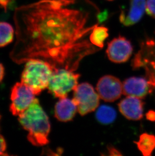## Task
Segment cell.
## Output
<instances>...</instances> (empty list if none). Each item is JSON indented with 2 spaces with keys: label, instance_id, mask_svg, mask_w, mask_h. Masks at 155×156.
Returning <instances> with one entry per match:
<instances>
[{
  "label": "cell",
  "instance_id": "ffe728a7",
  "mask_svg": "<svg viewBox=\"0 0 155 156\" xmlns=\"http://www.w3.org/2000/svg\"><path fill=\"white\" fill-rule=\"evenodd\" d=\"M146 119L155 122V111L154 110H149L146 113Z\"/></svg>",
  "mask_w": 155,
  "mask_h": 156
},
{
  "label": "cell",
  "instance_id": "8992f818",
  "mask_svg": "<svg viewBox=\"0 0 155 156\" xmlns=\"http://www.w3.org/2000/svg\"><path fill=\"white\" fill-rule=\"evenodd\" d=\"M100 98L92 86L87 83L78 84L74 90L73 100L82 116L94 111L99 106Z\"/></svg>",
  "mask_w": 155,
  "mask_h": 156
},
{
  "label": "cell",
  "instance_id": "ba28073f",
  "mask_svg": "<svg viewBox=\"0 0 155 156\" xmlns=\"http://www.w3.org/2000/svg\"><path fill=\"white\" fill-rule=\"evenodd\" d=\"M123 86L119 78L105 75L99 80L96 90L100 98L107 102H112L120 98L123 93Z\"/></svg>",
  "mask_w": 155,
  "mask_h": 156
},
{
  "label": "cell",
  "instance_id": "9c48e42d",
  "mask_svg": "<svg viewBox=\"0 0 155 156\" xmlns=\"http://www.w3.org/2000/svg\"><path fill=\"white\" fill-rule=\"evenodd\" d=\"M133 51V48L130 41L120 35L108 43L106 53L111 61L122 63L129 60Z\"/></svg>",
  "mask_w": 155,
  "mask_h": 156
},
{
  "label": "cell",
  "instance_id": "3957f363",
  "mask_svg": "<svg viewBox=\"0 0 155 156\" xmlns=\"http://www.w3.org/2000/svg\"><path fill=\"white\" fill-rule=\"evenodd\" d=\"M26 63L21 82L28 86L35 95H38L47 88L56 67L42 59H30Z\"/></svg>",
  "mask_w": 155,
  "mask_h": 156
},
{
  "label": "cell",
  "instance_id": "7a4b0ae2",
  "mask_svg": "<svg viewBox=\"0 0 155 156\" xmlns=\"http://www.w3.org/2000/svg\"><path fill=\"white\" fill-rule=\"evenodd\" d=\"M18 117L21 125L28 131L27 139L33 145L43 146L49 143L50 124L38 99L35 98L29 107Z\"/></svg>",
  "mask_w": 155,
  "mask_h": 156
},
{
  "label": "cell",
  "instance_id": "5bb4252c",
  "mask_svg": "<svg viewBox=\"0 0 155 156\" xmlns=\"http://www.w3.org/2000/svg\"><path fill=\"white\" fill-rule=\"evenodd\" d=\"M134 143L136 144L142 155L144 156H151L155 149V136L143 133L140 135L139 140Z\"/></svg>",
  "mask_w": 155,
  "mask_h": 156
},
{
  "label": "cell",
  "instance_id": "8fae6325",
  "mask_svg": "<svg viewBox=\"0 0 155 156\" xmlns=\"http://www.w3.org/2000/svg\"><path fill=\"white\" fill-rule=\"evenodd\" d=\"M123 94L126 96H133L143 99L151 91V86L146 78L132 77L124 80Z\"/></svg>",
  "mask_w": 155,
  "mask_h": 156
},
{
  "label": "cell",
  "instance_id": "7c38bea8",
  "mask_svg": "<svg viewBox=\"0 0 155 156\" xmlns=\"http://www.w3.org/2000/svg\"><path fill=\"white\" fill-rule=\"evenodd\" d=\"M146 0H129V8L122 10L119 20L123 25L129 27L140 20L146 11Z\"/></svg>",
  "mask_w": 155,
  "mask_h": 156
},
{
  "label": "cell",
  "instance_id": "cb8c5ba5",
  "mask_svg": "<svg viewBox=\"0 0 155 156\" xmlns=\"http://www.w3.org/2000/svg\"><path fill=\"white\" fill-rule=\"evenodd\" d=\"M4 76V68L3 65L0 63V83H1Z\"/></svg>",
  "mask_w": 155,
  "mask_h": 156
},
{
  "label": "cell",
  "instance_id": "30bf717a",
  "mask_svg": "<svg viewBox=\"0 0 155 156\" xmlns=\"http://www.w3.org/2000/svg\"><path fill=\"white\" fill-rule=\"evenodd\" d=\"M144 103L141 99L133 96H127L118 105L119 110L127 119L140 120L143 117Z\"/></svg>",
  "mask_w": 155,
  "mask_h": 156
},
{
  "label": "cell",
  "instance_id": "d6986e66",
  "mask_svg": "<svg viewBox=\"0 0 155 156\" xmlns=\"http://www.w3.org/2000/svg\"><path fill=\"white\" fill-rule=\"evenodd\" d=\"M6 143L3 136L0 135V156L8 155L5 152L6 150Z\"/></svg>",
  "mask_w": 155,
  "mask_h": 156
},
{
  "label": "cell",
  "instance_id": "44dd1931",
  "mask_svg": "<svg viewBox=\"0 0 155 156\" xmlns=\"http://www.w3.org/2000/svg\"><path fill=\"white\" fill-rule=\"evenodd\" d=\"M107 12H103L101 13L98 14L97 15V19H98V22L101 23V22L105 20L107 16Z\"/></svg>",
  "mask_w": 155,
  "mask_h": 156
},
{
  "label": "cell",
  "instance_id": "277c9868",
  "mask_svg": "<svg viewBox=\"0 0 155 156\" xmlns=\"http://www.w3.org/2000/svg\"><path fill=\"white\" fill-rule=\"evenodd\" d=\"M80 74L68 68L55 67L47 88L55 97L62 99L77 86Z\"/></svg>",
  "mask_w": 155,
  "mask_h": 156
},
{
  "label": "cell",
  "instance_id": "7402d4cb",
  "mask_svg": "<svg viewBox=\"0 0 155 156\" xmlns=\"http://www.w3.org/2000/svg\"><path fill=\"white\" fill-rule=\"evenodd\" d=\"M10 2V0H0V7L6 10Z\"/></svg>",
  "mask_w": 155,
  "mask_h": 156
},
{
  "label": "cell",
  "instance_id": "52a82bcc",
  "mask_svg": "<svg viewBox=\"0 0 155 156\" xmlns=\"http://www.w3.org/2000/svg\"><path fill=\"white\" fill-rule=\"evenodd\" d=\"M35 94L32 90L22 82L16 83L12 88L10 110L13 115L18 116L29 107L33 102Z\"/></svg>",
  "mask_w": 155,
  "mask_h": 156
},
{
  "label": "cell",
  "instance_id": "e0dca14e",
  "mask_svg": "<svg viewBox=\"0 0 155 156\" xmlns=\"http://www.w3.org/2000/svg\"><path fill=\"white\" fill-rule=\"evenodd\" d=\"M14 30L12 25L7 22H0V47H3L13 40Z\"/></svg>",
  "mask_w": 155,
  "mask_h": 156
},
{
  "label": "cell",
  "instance_id": "2e32d148",
  "mask_svg": "<svg viewBox=\"0 0 155 156\" xmlns=\"http://www.w3.org/2000/svg\"><path fill=\"white\" fill-rule=\"evenodd\" d=\"M96 116L99 122L104 124L111 123L115 119L116 112L113 108L108 106H101L98 109Z\"/></svg>",
  "mask_w": 155,
  "mask_h": 156
},
{
  "label": "cell",
  "instance_id": "ac0fdd59",
  "mask_svg": "<svg viewBox=\"0 0 155 156\" xmlns=\"http://www.w3.org/2000/svg\"><path fill=\"white\" fill-rule=\"evenodd\" d=\"M146 11L148 15L155 18V0H147Z\"/></svg>",
  "mask_w": 155,
  "mask_h": 156
},
{
  "label": "cell",
  "instance_id": "4fadbf2b",
  "mask_svg": "<svg viewBox=\"0 0 155 156\" xmlns=\"http://www.w3.org/2000/svg\"><path fill=\"white\" fill-rule=\"evenodd\" d=\"M77 105L72 100L64 98L60 99L57 102L54 108V115L56 118L62 122H67L72 120L75 117Z\"/></svg>",
  "mask_w": 155,
  "mask_h": 156
},
{
  "label": "cell",
  "instance_id": "484cf974",
  "mask_svg": "<svg viewBox=\"0 0 155 156\" xmlns=\"http://www.w3.org/2000/svg\"><path fill=\"white\" fill-rule=\"evenodd\" d=\"M108 1H113V0H108Z\"/></svg>",
  "mask_w": 155,
  "mask_h": 156
},
{
  "label": "cell",
  "instance_id": "d4e9b609",
  "mask_svg": "<svg viewBox=\"0 0 155 156\" xmlns=\"http://www.w3.org/2000/svg\"><path fill=\"white\" fill-rule=\"evenodd\" d=\"M1 115H0V119H1Z\"/></svg>",
  "mask_w": 155,
  "mask_h": 156
},
{
  "label": "cell",
  "instance_id": "603a6c76",
  "mask_svg": "<svg viewBox=\"0 0 155 156\" xmlns=\"http://www.w3.org/2000/svg\"><path fill=\"white\" fill-rule=\"evenodd\" d=\"M108 152L110 155H122L121 154L119 153V151L117 150L114 147H110L108 148Z\"/></svg>",
  "mask_w": 155,
  "mask_h": 156
},
{
  "label": "cell",
  "instance_id": "9a60e30c",
  "mask_svg": "<svg viewBox=\"0 0 155 156\" xmlns=\"http://www.w3.org/2000/svg\"><path fill=\"white\" fill-rule=\"evenodd\" d=\"M98 25L94 28L90 34V41L97 47L102 48L104 47V41L108 37V29L106 27Z\"/></svg>",
  "mask_w": 155,
  "mask_h": 156
},
{
  "label": "cell",
  "instance_id": "6da1fadb",
  "mask_svg": "<svg viewBox=\"0 0 155 156\" xmlns=\"http://www.w3.org/2000/svg\"><path fill=\"white\" fill-rule=\"evenodd\" d=\"M74 0H40L17 8L16 41L11 59L17 64L42 59L55 66L77 63L95 52L85 37L98 23L88 25L89 12L68 7Z\"/></svg>",
  "mask_w": 155,
  "mask_h": 156
},
{
  "label": "cell",
  "instance_id": "5b68a950",
  "mask_svg": "<svg viewBox=\"0 0 155 156\" xmlns=\"http://www.w3.org/2000/svg\"><path fill=\"white\" fill-rule=\"evenodd\" d=\"M132 66L135 69H144L151 88H155V39H147L142 43Z\"/></svg>",
  "mask_w": 155,
  "mask_h": 156
}]
</instances>
